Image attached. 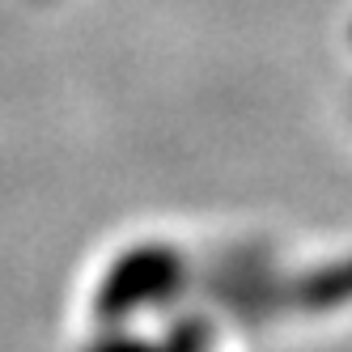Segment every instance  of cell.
Instances as JSON below:
<instances>
[{"label":"cell","instance_id":"6da1fadb","mask_svg":"<svg viewBox=\"0 0 352 352\" xmlns=\"http://www.w3.org/2000/svg\"><path fill=\"white\" fill-rule=\"evenodd\" d=\"M352 297V259L331 267V272H318L310 280H301V306L322 310V306H340V301Z\"/></svg>","mask_w":352,"mask_h":352}]
</instances>
